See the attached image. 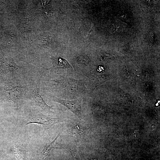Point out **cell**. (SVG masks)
Returning <instances> with one entry per match:
<instances>
[{
  "label": "cell",
  "instance_id": "obj_5",
  "mask_svg": "<svg viewBox=\"0 0 160 160\" xmlns=\"http://www.w3.org/2000/svg\"><path fill=\"white\" fill-rule=\"evenodd\" d=\"M13 153L19 160H28L27 153L25 144L17 143L13 147Z\"/></svg>",
  "mask_w": 160,
  "mask_h": 160
},
{
  "label": "cell",
  "instance_id": "obj_3",
  "mask_svg": "<svg viewBox=\"0 0 160 160\" xmlns=\"http://www.w3.org/2000/svg\"><path fill=\"white\" fill-rule=\"evenodd\" d=\"M30 101L32 105L39 107L49 112L53 113L51 110L52 107L46 103L41 95L39 94L37 88L32 92L30 97Z\"/></svg>",
  "mask_w": 160,
  "mask_h": 160
},
{
  "label": "cell",
  "instance_id": "obj_2",
  "mask_svg": "<svg viewBox=\"0 0 160 160\" xmlns=\"http://www.w3.org/2000/svg\"><path fill=\"white\" fill-rule=\"evenodd\" d=\"M50 97L52 101L63 105L79 118L83 119V111L81 105V98L70 101L63 100L52 95Z\"/></svg>",
  "mask_w": 160,
  "mask_h": 160
},
{
  "label": "cell",
  "instance_id": "obj_4",
  "mask_svg": "<svg viewBox=\"0 0 160 160\" xmlns=\"http://www.w3.org/2000/svg\"><path fill=\"white\" fill-rule=\"evenodd\" d=\"M7 94L8 97L12 101L17 108L19 107L18 102L22 90V88L18 86H9L4 89Z\"/></svg>",
  "mask_w": 160,
  "mask_h": 160
},
{
  "label": "cell",
  "instance_id": "obj_1",
  "mask_svg": "<svg viewBox=\"0 0 160 160\" xmlns=\"http://www.w3.org/2000/svg\"><path fill=\"white\" fill-rule=\"evenodd\" d=\"M64 121V120L59 118L47 116L41 113L36 108L32 107L25 118V124L27 125L36 123L41 125L44 129H48L55 124Z\"/></svg>",
  "mask_w": 160,
  "mask_h": 160
},
{
  "label": "cell",
  "instance_id": "obj_9",
  "mask_svg": "<svg viewBox=\"0 0 160 160\" xmlns=\"http://www.w3.org/2000/svg\"><path fill=\"white\" fill-rule=\"evenodd\" d=\"M105 70V68L103 66H99L97 68V71L98 72H102Z\"/></svg>",
  "mask_w": 160,
  "mask_h": 160
},
{
  "label": "cell",
  "instance_id": "obj_6",
  "mask_svg": "<svg viewBox=\"0 0 160 160\" xmlns=\"http://www.w3.org/2000/svg\"><path fill=\"white\" fill-rule=\"evenodd\" d=\"M62 132H60L53 141H49L47 144L40 153L38 160H44L54 147L55 142Z\"/></svg>",
  "mask_w": 160,
  "mask_h": 160
},
{
  "label": "cell",
  "instance_id": "obj_8",
  "mask_svg": "<svg viewBox=\"0 0 160 160\" xmlns=\"http://www.w3.org/2000/svg\"><path fill=\"white\" fill-rule=\"evenodd\" d=\"M155 39L154 34L153 33H151L149 35V41L151 43L153 42Z\"/></svg>",
  "mask_w": 160,
  "mask_h": 160
},
{
  "label": "cell",
  "instance_id": "obj_7",
  "mask_svg": "<svg viewBox=\"0 0 160 160\" xmlns=\"http://www.w3.org/2000/svg\"><path fill=\"white\" fill-rule=\"evenodd\" d=\"M58 64L62 67L65 68L68 66V63L66 60L60 58L58 59Z\"/></svg>",
  "mask_w": 160,
  "mask_h": 160
}]
</instances>
